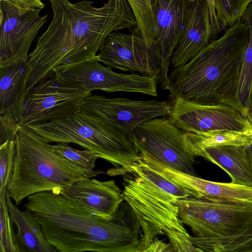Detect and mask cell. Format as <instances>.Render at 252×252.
<instances>
[{"label": "cell", "instance_id": "obj_15", "mask_svg": "<svg viewBox=\"0 0 252 252\" xmlns=\"http://www.w3.org/2000/svg\"><path fill=\"white\" fill-rule=\"evenodd\" d=\"M152 9L162 57L158 82L167 90L170 60L184 29L188 0H152Z\"/></svg>", "mask_w": 252, "mask_h": 252}, {"label": "cell", "instance_id": "obj_20", "mask_svg": "<svg viewBox=\"0 0 252 252\" xmlns=\"http://www.w3.org/2000/svg\"><path fill=\"white\" fill-rule=\"evenodd\" d=\"M6 201L11 220L17 228L16 235L21 252H57L47 240L42 227L32 212L20 211L6 192Z\"/></svg>", "mask_w": 252, "mask_h": 252}, {"label": "cell", "instance_id": "obj_27", "mask_svg": "<svg viewBox=\"0 0 252 252\" xmlns=\"http://www.w3.org/2000/svg\"><path fill=\"white\" fill-rule=\"evenodd\" d=\"M252 0H216V16L223 27H230L239 19Z\"/></svg>", "mask_w": 252, "mask_h": 252}, {"label": "cell", "instance_id": "obj_21", "mask_svg": "<svg viewBox=\"0 0 252 252\" xmlns=\"http://www.w3.org/2000/svg\"><path fill=\"white\" fill-rule=\"evenodd\" d=\"M186 133L187 142L195 155L198 151L209 147L247 146L252 143V131L218 130Z\"/></svg>", "mask_w": 252, "mask_h": 252}, {"label": "cell", "instance_id": "obj_5", "mask_svg": "<svg viewBox=\"0 0 252 252\" xmlns=\"http://www.w3.org/2000/svg\"><path fill=\"white\" fill-rule=\"evenodd\" d=\"M49 142L72 143L96 153L114 168L111 176L132 172L141 158L132 141L97 117L81 109L59 119L28 126Z\"/></svg>", "mask_w": 252, "mask_h": 252}, {"label": "cell", "instance_id": "obj_28", "mask_svg": "<svg viewBox=\"0 0 252 252\" xmlns=\"http://www.w3.org/2000/svg\"><path fill=\"white\" fill-rule=\"evenodd\" d=\"M15 152L14 140H8L0 145V192L6 189L12 172Z\"/></svg>", "mask_w": 252, "mask_h": 252}, {"label": "cell", "instance_id": "obj_30", "mask_svg": "<svg viewBox=\"0 0 252 252\" xmlns=\"http://www.w3.org/2000/svg\"><path fill=\"white\" fill-rule=\"evenodd\" d=\"M208 4L210 15V22L212 30V35L213 40L218 35V34L221 31L223 26L221 23L218 19L216 10L215 7V4L216 0H205Z\"/></svg>", "mask_w": 252, "mask_h": 252}, {"label": "cell", "instance_id": "obj_13", "mask_svg": "<svg viewBox=\"0 0 252 252\" xmlns=\"http://www.w3.org/2000/svg\"><path fill=\"white\" fill-rule=\"evenodd\" d=\"M42 9L0 0V67L28 62L30 46L48 18V14L40 16Z\"/></svg>", "mask_w": 252, "mask_h": 252}, {"label": "cell", "instance_id": "obj_8", "mask_svg": "<svg viewBox=\"0 0 252 252\" xmlns=\"http://www.w3.org/2000/svg\"><path fill=\"white\" fill-rule=\"evenodd\" d=\"M132 141L137 152L176 170L197 176L193 164L195 155L189 146L186 132L165 117L156 118L138 125Z\"/></svg>", "mask_w": 252, "mask_h": 252}, {"label": "cell", "instance_id": "obj_32", "mask_svg": "<svg viewBox=\"0 0 252 252\" xmlns=\"http://www.w3.org/2000/svg\"><path fill=\"white\" fill-rule=\"evenodd\" d=\"M15 5L22 8H35L44 7L41 0H9Z\"/></svg>", "mask_w": 252, "mask_h": 252}, {"label": "cell", "instance_id": "obj_16", "mask_svg": "<svg viewBox=\"0 0 252 252\" xmlns=\"http://www.w3.org/2000/svg\"><path fill=\"white\" fill-rule=\"evenodd\" d=\"M214 40L209 7L205 0H188L184 29L170 62L173 68L186 64Z\"/></svg>", "mask_w": 252, "mask_h": 252}, {"label": "cell", "instance_id": "obj_31", "mask_svg": "<svg viewBox=\"0 0 252 252\" xmlns=\"http://www.w3.org/2000/svg\"><path fill=\"white\" fill-rule=\"evenodd\" d=\"M174 252L171 245L158 239L154 240L145 252Z\"/></svg>", "mask_w": 252, "mask_h": 252}, {"label": "cell", "instance_id": "obj_12", "mask_svg": "<svg viewBox=\"0 0 252 252\" xmlns=\"http://www.w3.org/2000/svg\"><path fill=\"white\" fill-rule=\"evenodd\" d=\"M111 68L101 65L96 56L77 63L58 66L53 72L55 75L81 85L92 91L99 90L107 93L126 92L158 96V76L119 73Z\"/></svg>", "mask_w": 252, "mask_h": 252}, {"label": "cell", "instance_id": "obj_18", "mask_svg": "<svg viewBox=\"0 0 252 252\" xmlns=\"http://www.w3.org/2000/svg\"><path fill=\"white\" fill-rule=\"evenodd\" d=\"M30 73L28 62H19L0 67V115L18 123L22 120Z\"/></svg>", "mask_w": 252, "mask_h": 252}, {"label": "cell", "instance_id": "obj_1", "mask_svg": "<svg viewBox=\"0 0 252 252\" xmlns=\"http://www.w3.org/2000/svg\"><path fill=\"white\" fill-rule=\"evenodd\" d=\"M53 16L36 46L29 55L30 67L27 93L42 80L54 75L57 66L96 57L112 32L138 27L127 0H108L100 7L83 0H49Z\"/></svg>", "mask_w": 252, "mask_h": 252}, {"label": "cell", "instance_id": "obj_2", "mask_svg": "<svg viewBox=\"0 0 252 252\" xmlns=\"http://www.w3.org/2000/svg\"><path fill=\"white\" fill-rule=\"evenodd\" d=\"M25 207L57 252L142 251L140 226L125 200L110 219L95 216L51 191L30 195Z\"/></svg>", "mask_w": 252, "mask_h": 252}, {"label": "cell", "instance_id": "obj_3", "mask_svg": "<svg viewBox=\"0 0 252 252\" xmlns=\"http://www.w3.org/2000/svg\"><path fill=\"white\" fill-rule=\"evenodd\" d=\"M248 39V26L240 18L195 57L173 68L168 73L167 84L172 98L203 104L223 103L237 109V85Z\"/></svg>", "mask_w": 252, "mask_h": 252}, {"label": "cell", "instance_id": "obj_6", "mask_svg": "<svg viewBox=\"0 0 252 252\" xmlns=\"http://www.w3.org/2000/svg\"><path fill=\"white\" fill-rule=\"evenodd\" d=\"M124 199L129 205L142 232V252L158 235L168 237L174 252H186L192 247L174 202L177 199L143 176L134 172L124 175Z\"/></svg>", "mask_w": 252, "mask_h": 252}, {"label": "cell", "instance_id": "obj_34", "mask_svg": "<svg viewBox=\"0 0 252 252\" xmlns=\"http://www.w3.org/2000/svg\"><path fill=\"white\" fill-rule=\"evenodd\" d=\"M251 119H252V114H251Z\"/></svg>", "mask_w": 252, "mask_h": 252}, {"label": "cell", "instance_id": "obj_22", "mask_svg": "<svg viewBox=\"0 0 252 252\" xmlns=\"http://www.w3.org/2000/svg\"><path fill=\"white\" fill-rule=\"evenodd\" d=\"M190 242L202 252H252V223L233 234L215 238L189 236Z\"/></svg>", "mask_w": 252, "mask_h": 252}, {"label": "cell", "instance_id": "obj_33", "mask_svg": "<svg viewBox=\"0 0 252 252\" xmlns=\"http://www.w3.org/2000/svg\"><path fill=\"white\" fill-rule=\"evenodd\" d=\"M246 151L248 159L252 170V143L246 146Z\"/></svg>", "mask_w": 252, "mask_h": 252}, {"label": "cell", "instance_id": "obj_7", "mask_svg": "<svg viewBox=\"0 0 252 252\" xmlns=\"http://www.w3.org/2000/svg\"><path fill=\"white\" fill-rule=\"evenodd\" d=\"M183 224L195 237L215 238L240 231L252 223V204L219 201L203 196L177 199Z\"/></svg>", "mask_w": 252, "mask_h": 252}, {"label": "cell", "instance_id": "obj_9", "mask_svg": "<svg viewBox=\"0 0 252 252\" xmlns=\"http://www.w3.org/2000/svg\"><path fill=\"white\" fill-rule=\"evenodd\" d=\"M92 91L57 75L40 82L29 91L21 127L41 124L68 116L79 109Z\"/></svg>", "mask_w": 252, "mask_h": 252}, {"label": "cell", "instance_id": "obj_11", "mask_svg": "<svg viewBox=\"0 0 252 252\" xmlns=\"http://www.w3.org/2000/svg\"><path fill=\"white\" fill-rule=\"evenodd\" d=\"M171 106V101L108 98L91 94L80 102L79 109L101 119L132 140L133 131L138 125L154 118L168 117Z\"/></svg>", "mask_w": 252, "mask_h": 252}, {"label": "cell", "instance_id": "obj_24", "mask_svg": "<svg viewBox=\"0 0 252 252\" xmlns=\"http://www.w3.org/2000/svg\"><path fill=\"white\" fill-rule=\"evenodd\" d=\"M136 17L138 27L149 43L157 42L152 9V0H127Z\"/></svg>", "mask_w": 252, "mask_h": 252}, {"label": "cell", "instance_id": "obj_25", "mask_svg": "<svg viewBox=\"0 0 252 252\" xmlns=\"http://www.w3.org/2000/svg\"><path fill=\"white\" fill-rule=\"evenodd\" d=\"M6 191L0 192V252H21L8 210Z\"/></svg>", "mask_w": 252, "mask_h": 252}, {"label": "cell", "instance_id": "obj_4", "mask_svg": "<svg viewBox=\"0 0 252 252\" xmlns=\"http://www.w3.org/2000/svg\"><path fill=\"white\" fill-rule=\"evenodd\" d=\"M15 152L6 192L17 205L43 191L60 194L73 182L104 173L89 170L58 155L49 142L27 127H20L14 139Z\"/></svg>", "mask_w": 252, "mask_h": 252}, {"label": "cell", "instance_id": "obj_26", "mask_svg": "<svg viewBox=\"0 0 252 252\" xmlns=\"http://www.w3.org/2000/svg\"><path fill=\"white\" fill-rule=\"evenodd\" d=\"M52 149L61 158L89 170H93L95 161L99 156L94 152L74 149L66 143L50 145Z\"/></svg>", "mask_w": 252, "mask_h": 252}, {"label": "cell", "instance_id": "obj_10", "mask_svg": "<svg viewBox=\"0 0 252 252\" xmlns=\"http://www.w3.org/2000/svg\"><path fill=\"white\" fill-rule=\"evenodd\" d=\"M129 31L128 33L120 31L111 33L97 55V60L111 68L159 77L162 57L158 42H147L138 27Z\"/></svg>", "mask_w": 252, "mask_h": 252}, {"label": "cell", "instance_id": "obj_14", "mask_svg": "<svg viewBox=\"0 0 252 252\" xmlns=\"http://www.w3.org/2000/svg\"><path fill=\"white\" fill-rule=\"evenodd\" d=\"M171 102V112L167 118L185 132L252 131L251 120L230 105L195 103L181 97H173Z\"/></svg>", "mask_w": 252, "mask_h": 252}, {"label": "cell", "instance_id": "obj_29", "mask_svg": "<svg viewBox=\"0 0 252 252\" xmlns=\"http://www.w3.org/2000/svg\"><path fill=\"white\" fill-rule=\"evenodd\" d=\"M20 127L18 123L12 118L0 115V144L14 140L17 130Z\"/></svg>", "mask_w": 252, "mask_h": 252}, {"label": "cell", "instance_id": "obj_19", "mask_svg": "<svg viewBox=\"0 0 252 252\" xmlns=\"http://www.w3.org/2000/svg\"><path fill=\"white\" fill-rule=\"evenodd\" d=\"M200 156L217 165L230 177L231 183L252 186V170L244 146H216L205 148Z\"/></svg>", "mask_w": 252, "mask_h": 252}, {"label": "cell", "instance_id": "obj_17", "mask_svg": "<svg viewBox=\"0 0 252 252\" xmlns=\"http://www.w3.org/2000/svg\"><path fill=\"white\" fill-rule=\"evenodd\" d=\"M64 197L98 217L112 218L124 200L114 180L91 178L76 181L62 190Z\"/></svg>", "mask_w": 252, "mask_h": 252}, {"label": "cell", "instance_id": "obj_23", "mask_svg": "<svg viewBox=\"0 0 252 252\" xmlns=\"http://www.w3.org/2000/svg\"><path fill=\"white\" fill-rule=\"evenodd\" d=\"M131 168L132 172L143 176L162 190L178 199L191 197L182 188L145 163L141 158Z\"/></svg>", "mask_w": 252, "mask_h": 252}]
</instances>
